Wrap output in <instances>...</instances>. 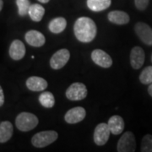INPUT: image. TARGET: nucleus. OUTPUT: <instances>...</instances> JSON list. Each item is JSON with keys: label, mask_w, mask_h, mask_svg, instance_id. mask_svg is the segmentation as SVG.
<instances>
[{"label": "nucleus", "mask_w": 152, "mask_h": 152, "mask_svg": "<svg viewBox=\"0 0 152 152\" xmlns=\"http://www.w3.org/2000/svg\"><path fill=\"white\" fill-rule=\"evenodd\" d=\"M74 32L78 41L88 43L95 39L97 32L96 25L89 17H80L77 19L74 26Z\"/></svg>", "instance_id": "1"}, {"label": "nucleus", "mask_w": 152, "mask_h": 152, "mask_svg": "<svg viewBox=\"0 0 152 152\" xmlns=\"http://www.w3.org/2000/svg\"><path fill=\"white\" fill-rule=\"evenodd\" d=\"M38 123L37 117L31 113H21L17 116L15 119L17 129L23 132L32 130L37 126Z\"/></svg>", "instance_id": "2"}, {"label": "nucleus", "mask_w": 152, "mask_h": 152, "mask_svg": "<svg viewBox=\"0 0 152 152\" xmlns=\"http://www.w3.org/2000/svg\"><path fill=\"white\" fill-rule=\"evenodd\" d=\"M58 138V134L53 130L42 131L36 134L31 139V144L37 148H43L53 144Z\"/></svg>", "instance_id": "3"}, {"label": "nucleus", "mask_w": 152, "mask_h": 152, "mask_svg": "<svg viewBox=\"0 0 152 152\" xmlns=\"http://www.w3.org/2000/svg\"><path fill=\"white\" fill-rule=\"evenodd\" d=\"M88 91L86 85L81 82H75L67 89L65 96L70 101H82L86 97Z\"/></svg>", "instance_id": "4"}, {"label": "nucleus", "mask_w": 152, "mask_h": 152, "mask_svg": "<svg viewBox=\"0 0 152 152\" xmlns=\"http://www.w3.org/2000/svg\"><path fill=\"white\" fill-rule=\"evenodd\" d=\"M136 149V140L134 134L130 132H125L118 142L117 150L118 152H134Z\"/></svg>", "instance_id": "5"}, {"label": "nucleus", "mask_w": 152, "mask_h": 152, "mask_svg": "<svg viewBox=\"0 0 152 152\" xmlns=\"http://www.w3.org/2000/svg\"><path fill=\"white\" fill-rule=\"evenodd\" d=\"M70 58V53L68 49L63 48L57 51L50 59V66L53 69L64 68Z\"/></svg>", "instance_id": "6"}, {"label": "nucleus", "mask_w": 152, "mask_h": 152, "mask_svg": "<svg viewBox=\"0 0 152 152\" xmlns=\"http://www.w3.org/2000/svg\"><path fill=\"white\" fill-rule=\"evenodd\" d=\"M111 130L107 124L102 123L96 127L94 131V142L99 146H102L107 144L110 137Z\"/></svg>", "instance_id": "7"}, {"label": "nucleus", "mask_w": 152, "mask_h": 152, "mask_svg": "<svg viewBox=\"0 0 152 152\" xmlns=\"http://www.w3.org/2000/svg\"><path fill=\"white\" fill-rule=\"evenodd\" d=\"M134 31L142 42L152 46V28L144 22H138L134 26Z\"/></svg>", "instance_id": "8"}, {"label": "nucleus", "mask_w": 152, "mask_h": 152, "mask_svg": "<svg viewBox=\"0 0 152 152\" xmlns=\"http://www.w3.org/2000/svg\"><path fill=\"white\" fill-rule=\"evenodd\" d=\"M91 59L96 64L104 69H108L113 65L111 56L102 49H95L91 53Z\"/></svg>", "instance_id": "9"}, {"label": "nucleus", "mask_w": 152, "mask_h": 152, "mask_svg": "<svg viewBox=\"0 0 152 152\" xmlns=\"http://www.w3.org/2000/svg\"><path fill=\"white\" fill-rule=\"evenodd\" d=\"M86 116V111L82 107H76L69 109L64 115V120L66 123L75 124L81 122Z\"/></svg>", "instance_id": "10"}, {"label": "nucleus", "mask_w": 152, "mask_h": 152, "mask_svg": "<svg viewBox=\"0 0 152 152\" xmlns=\"http://www.w3.org/2000/svg\"><path fill=\"white\" fill-rule=\"evenodd\" d=\"M145 54L142 48L134 47L130 52V64L133 69H140L145 63Z\"/></svg>", "instance_id": "11"}, {"label": "nucleus", "mask_w": 152, "mask_h": 152, "mask_svg": "<svg viewBox=\"0 0 152 152\" xmlns=\"http://www.w3.org/2000/svg\"><path fill=\"white\" fill-rule=\"evenodd\" d=\"M25 38L29 45L35 48H41L46 42V38L43 34L35 30H31L27 31L25 36Z\"/></svg>", "instance_id": "12"}, {"label": "nucleus", "mask_w": 152, "mask_h": 152, "mask_svg": "<svg viewBox=\"0 0 152 152\" xmlns=\"http://www.w3.org/2000/svg\"><path fill=\"white\" fill-rule=\"evenodd\" d=\"M9 53L12 59L15 60V61L20 60L26 55V47L21 41L15 40L10 44Z\"/></svg>", "instance_id": "13"}, {"label": "nucleus", "mask_w": 152, "mask_h": 152, "mask_svg": "<svg viewBox=\"0 0 152 152\" xmlns=\"http://www.w3.org/2000/svg\"><path fill=\"white\" fill-rule=\"evenodd\" d=\"M26 84L28 89L32 91H42L48 86V81L45 79L38 76H31L28 78Z\"/></svg>", "instance_id": "14"}, {"label": "nucleus", "mask_w": 152, "mask_h": 152, "mask_svg": "<svg viewBox=\"0 0 152 152\" xmlns=\"http://www.w3.org/2000/svg\"><path fill=\"white\" fill-rule=\"evenodd\" d=\"M107 124L111 130V133L113 134L114 135H118L120 134H122L124 129V121L123 119V118L118 115L112 116L109 118Z\"/></svg>", "instance_id": "15"}, {"label": "nucleus", "mask_w": 152, "mask_h": 152, "mask_svg": "<svg viewBox=\"0 0 152 152\" xmlns=\"http://www.w3.org/2000/svg\"><path fill=\"white\" fill-rule=\"evenodd\" d=\"M107 18L109 21L116 25H126L130 20L129 15L124 11L121 10H113L109 12Z\"/></svg>", "instance_id": "16"}, {"label": "nucleus", "mask_w": 152, "mask_h": 152, "mask_svg": "<svg viewBox=\"0 0 152 152\" xmlns=\"http://www.w3.org/2000/svg\"><path fill=\"white\" fill-rule=\"evenodd\" d=\"M67 20L64 17H57L53 19L48 24L49 31L53 34H59L65 30Z\"/></svg>", "instance_id": "17"}, {"label": "nucleus", "mask_w": 152, "mask_h": 152, "mask_svg": "<svg viewBox=\"0 0 152 152\" xmlns=\"http://www.w3.org/2000/svg\"><path fill=\"white\" fill-rule=\"evenodd\" d=\"M14 133L13 125L10 121H4L0 124V143L10 140Z\"/></svg>", "instance_id": "18"}, {"label": "nucleus", "mask_w": 152, "mask_h": 152, "mask_svg": "<svg viewBox=\"0 0 152 152\" xmlns=\"http://www.w3.org/2000/svg\"><path fill=\"white\" fill-rule=\"evenodd\" d=\"M112 0H87V6L91 10L100 12L110 7Z\"/></svg>", "instance_id": "19"}, {"label": "nucleus", "mask_w": 152, "mask_h": 152, "mask_svg": "<svg viewBox=\"0 0 152 152\" xmlns=\"http://www.w3.org/2000/svg\"><path fill=\"white\" fill-rule=\"evenodd\" d=\"M45 14V9L41 4H34L30 6L28 15H30L31 19L33 21L39 22L42 20Z\"/></svg>", "instance_id": "20"}, {"label": "nucleus", "mask_w": 152, "mask_h": 152, "mask_svg": "<svg viewBox=\"0 0 152 152\" xmlns=\"http://www.w3.org/2000/svg\"><path fill=\"white\" fill-rule=\"evenodd\" d=\"M39 102L41 105L46 108H52L55 104V98L53 93L50 91H44L39 96Z\"/></svg>", "instance_id": "21"}, {"label": "nucleus", "mask_w": 152, "mask_h": 152, "mask_svg": "<svg viewBox=\"0 0 152 152\" xmlns=\"http://www.w3.org/2000/svg\"><path fill=\"white\" fill-rule=\"evenodd\" d=\"M140 81L143 85H150L152 83V66L145 68L140 75Z\"/></svg>", "instance_id": "22"}, {"label": "nucleus", "mask_w": 152, "mask_h": 152, "mask_svg": "<svg viewBox=\"0 0 152 152\" xmlns=\"http://www.w3.org/2000/svg\"><path fill=\"white\" fill-rule=\"evenodd\" d=\"M16 5L18 7L19 15L25 16L28 14L30 6L31 4L29 0H16Z\"/></svg>", "instance_id": "23"}, {"label": "nucleus", "mask_w": 152, "mask_h": 152, "mask_svg": "<svg viewBox=\"0 0 152 152\" xmlns=\"http://www.w3.org/2000/svg\"><path fill=\"white\" fill-rule=\"evenodd\" d=\"M140 151L142 152H152V135L146 134L143 137Z\"/></svg>", "instance_id": "24"}, {"label": "nucleus", "mask_w": 152, "mask_h": 152, "mask_svg": "<svg viewBox=\"0 0 152 152\" xmlns=\"http://www.w3.org/2000/svg\"><path fill=\"white\" fill-rule=\"evenodd\" d=\"M150 0H134L135 7L140 11L145 10L149 5Z\"/></svg>", "instance_id": "25"}, {"label": "nucleus", "mask_w": 152, "mask_h": 152, "mask_svg": "<svg viewBox=\"0 0 152 152\" xmlns=\"http://www.w3.org/2000/svg\"><path fill=\"white\" fill-rule=\"evenodd\" d=\"M4 103V94L2 87L0 86V107H2Z\"/></svg>", "instance_id": "26"}, {"label": "nucleus", "mask_w": 152, "mask_h": 152, "mask_svg": "<svg viewBox=\"0 0 152 152\" xmlns=\"http://www.w3.org/2000/svg\"><path fill=\"white\" fill-rule=\"evenodd\" d=\"M148 92L150 94V96L152 97V83L150 84V86L148 87Z\"/></svg>", "instance_id": "27"}, {"label": "nucleus", "mask_w": 152, "mask_h": 152, "mask_svg": "<svg viewBox=\"0 0 152 152\" xmlns=\"http://www.w3.org/2000/svg\"><path fill=\"white\" fill-rule=\"evenodd\" d=\"M39 2H41V3H42V4H47V3H48L50 0H38Z\"/></svg>", "instance_id": "28"}, {"label": "nucleus", "mask_w": 152, "mask_h": 152, "mask_svg": "<svg viewBox=\"0 0 152 152\" xmlns=\"http://www.w3.org/2000/svg\"><path fill=\"white\" fill-rule=\"evenodd\" d=\"M3 5H4V2H3V0H0V11L3 9Z\"/></svg>", "instance_id": "29"}, {"label": "nucleus", "mask_w": 152, "mask_h": 152, "mask_svg": "<svg viewBox=\"0 0 152 152\" xmlns=\"http://www.w3.org/2000/svg\"><path fill=\"white\" fill-rule=\"evenodd\" d=\"M151 62H152V55H151Z\"/></svg>", "instance_id": "30"}]
</instances>
